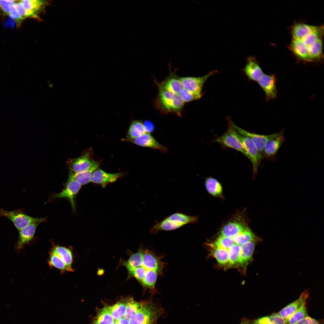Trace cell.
Wrapping results in <instances>:
<instances>
[{"mask_svg": "<svg viewBox=\"0 0 324 324\" xmlns=\"http://www.w3.org/2000/svg\"><path fill=\"white\" fill-rule=\"evenodd\" d=\"M158 86V94L155 101L156 108L163 113H174L181 116L184 102L180 95Z\"/></svg>", "mask_w": 324, "mask_h": 324, "instance_id": "cell-1", "label": "cell"}, {"mask_svg": "<svg viewBox=\"0 0 324 324\" xmlns=\"http://www.w3.org/2000/svg\"><path fill=\"white\" fill-rule=\"evenodd\" d=\"M162 312V309L152 302H144L141 309L129 319L130 324H143L157 320Z\"/></svg>", "mask_w": 324, "mask_h": 324, "instance_id": "cell-2", "label": "cell"}, {"mask_svg": "<svg viewBox=\"0 0 324 324\" xmlns=\"http://www.w3.org/2000/svg\"><path fill=\"white\" fill-rule=\"evenodd\" d=\"M0 216L9 219L18 230L32 223H41L46 220L45 218H38L29 216L25 213L22 209L10 211L1 208Z\"/></svg>", "mask_w": 324, "mask_h": 324, "instance_id": "cell-3", "label": "cell"}, {"mask_svg": "<svg viewBox=\"0 0 324 324\" xmlns=\"http://www.w3.org/2000/svg\"><path fill=\"white\" fill-rule=\"evenodd\" d=\"M235 134L242 143L251 162L254 175L257 173L263 157L256 145L250 138L242 136L235 130Z\"/></svg>", "mask_w": 324, "mask_h": 324, "instance_id": "cell-4", "label": "cell"}, {"mask_svg": "<svg viewBox=\"0 0 324 324\" xmlns=\"http://www.w3.org/2000/svg\"><path fill=\"white\" fill-rule=\"evenodd\" d=\"M217 71L214 70L207 74L200 77H180V82L183 88L201 97L202 90L205 83L209 77Z\"/></svg>", "mask_w": 324, "mask_h": 324, "instance_id": "cell-5", "label": "cell"}, {"mask_svg": "<svg viewBox=\"0 0 324 324\" xmlns=\"http://www.w3.org/2000/svg\"><path fill=\"white\" fill-rule=\"evenodd\" d=\"M213 141L236 150L249 159V156L242 144L235 135V130L229 124L227 131L221 136L214 140Z\"/></svg>", "mask_w": 324, "mask_h": 324, "instance_id": "cell-6", "label": "cell"}, {"mask_svg": "<svg viewBox=\"0 0 324 324\" xmlns=\"http://www.w3.org/2000/svg\"><path fill=\"white\" fill-rule=\"evenodd\" d=\"M91 151L85 152L80 157L69 159L67 161L69 173H74L86 170L91 166L93 160L92 158Z\"/></svg>", "mask_w": 324, "mask_h": 324, "instance_id": "cell-7", "label": "cell"}, {"mask_svg": "<svg viewBox=\"0 0 324 324\" xmlns=\"http://www.w3.org/2000/svg\"><path fill=\"white\" fill-rule=\"evenodd\" d=\"M228 120L229 124L238 133L242 136L248 137L251 139L262 156L265 146L270 138L271 134L262 135L250 132L236 125L230 118H228Z\"/></svg>", "mask_w": 324, "mask_h": 324, "instance_id": "cell-8", "label": "cell"}, {"mask_svg": "<svg viewBox=\"0 0 324 324\" xmlns=\"http://www.w3.org/2000/svg\"><path fill=\"white\" fill-rule=\"evenodd\" d=\"M81 185L74 179L69 177L64 188L60 193L54 195L55 198H64L70 202L73 212L75 211V198L81 188Z\"/></svg>", "mask_w": 324, "mask_h": 324, "instance_id": "cell-9", "label": "cell"}, {"mask_svg": "<svg viewBox=\"0 0 324 324\" xmlns=\"http://www.w3.org/2000/svg\"><path fill=\"white\" fill-rule=\"evenodd\" d=\"M165 263L161 260V257L156 255L153 252L148 250L143 251L142 266L146 270H152L156 271L159 275L163 273Z\"/></svg>", "mask_w": 324, "mask_h": 324, "instance_id": "cell-10", "label": "cell"}, {"mask_svg": "<svg viewBox=\"0 0 324 324\" xmlns=\"http://www.w3.org/2000/svg\"><path fill=\"white\" fill-rule=\"evenodd\" d=\"M285 140L284 132L271 134L264 148L262 157L269 158L275 155Z\"/></svg>", "mask_w": 324, "mask_h": 324, "instance_id": "cell-11", "label": "cell"}, {"mask_svg": "<svg viewBox=\"0 0 324 324\" xmlns=\"http://www.w3.org/2000/svg\"><path fill=\"white\" fill-rule=\"evenodd\" d=\"M124 140L140 146L159 150L163 152L168 151L167 148L159 143L149 133L146 132L139 137L134 139H124Z\"/></svg>", "mask_w": 324, "mask_h": 324, "instance_id": "cell-12", "label": "cell"}, {"mask_svg": "<svg viewBox=\"0 0 324 324\" xmlns=\"http://www.w3.org/2000/svg\"><path fill=\"white\" fill-rule=\"evenodd\" d=\"M123 175L122 172L110 173L104 171L100 168H97L93 173L91 181L104 188L107 184L115 182Z\"/></svg>", "mask_w": 324, "mask_h": 324, "instance_id": "cell-13", "label": "cell"}, {"mask_svg": "<svg viewBox=\"0 0 324 324\" xmlns=\"http://www.w3.org/2000/svg\"><path fill=\"white\" fill-rule=\"evenodd\" d=\"M156 82L158 86L175 94L179 95L182 88L180 77L177 75L176 71H170L168 76L160 83Z\"/></svg>", "mask_w": 324, "mask_h": 324, "instance_id": "cell-14", "label": "cell"}, {"mask_svg": "<svg viewBox=\"0 0 324 324\" xmlns=\"http://www.w3.org/2000/svg\"><path fill=\"white\" fill-rule=\"evenodd\" d=\"M308 297V291L307 290H304L298 299L284 307L278 313V314L286 320L303 305L305 304Z\"/></svg>", "mask_w": 324, "mask_h": 324, "instance_id": "cell-15", "label": "cell"}, {"mask_svg": "<svg viewBox=\"0 0 324 324\" xmlns=\"http://www.w3.org/2000/svg\"><path fill=\"white\" fill-rule=\"evenodd\" d=\"M40 222L32 223L18 230L19 237L17 244V249L22 248L33 238L36 228Z\"/></svg>", "mask_w": 324, "mask_h": 324, "instance_id": "cell-16", "label": "cell"}, {"mask_svg": "<svg viewBox=\"0 0 324 324\" xmlns=\"http://www.w3.org/2000/svg\"><path fill=\"white\" fill-rule=\"evenodd\" d=\"M275 82L274 76L264 74L258 81L264 91L268 100L276 97L277 91Z\"/></svg>", "mask_w": 324, "mask_h": 324, "instance_id": "cell-17", "label": "cell"}, {"mask_svg": "<svg viewBox=\"0 0 324 324\" xmlns=\"http://www.w3.org/2000/svg\"><path fill=\"white\" fill-rule=\"evenodd\" d=\"M244 71L249 79L256 81L258 82L263 74L256 59L252 56L248 58Z\"/></svg>", "mask_w": 324, "mask_h": 324, "instance_id": "cell-18", "label": "cell"}, {"mask_svg": "<svg viewBox=\"0 0 324 324\" xmlns=\"http://www.w3.org/2000/svg\"><path fill=\"white\" fill-rule=\"evenodd\" d=\"M99 164V162L93 160L89 168L80 172L69 173V177L74 179L81 185L86 184L91 181L92 175L98 168Z\"/></svg>", "mask_w": 324, "mask_h": 324, "instance_id": "cell-19", "label": "cell"}, {"mask_svg": "<svg viewBox=\"0 0 324 324\" xmlns=\"http://www.w3.org/2000/svg\"><path fill=\"white\" fill-rule=\"evenodd\" d=\"M320 27L303 23L296 24L292 29L293 38L302 40L308 34L318 30Z\"/></svg>", "mask_w": 324, "mask_h": 324, "instance_id": "cell-20", "label": "cell"}, {"mask_svg": "<svg viewBox=\"0 0 324 324\" xmlns=\"http://www.w3.org/2000/svg\"><path fill=\"white\" fill-rule=\"evenodd\" d=\"M290 48L298 58L303 60L310 61L308 47L301 40L292 38Z\"/></svg>", "mask_w": 324, "mask_h": 324, "instance_id": "cell-21", "label": "cell"}, {"mask_svg": "<svg viewBox=\"0 0 324 324\" xmlns=\"http://www.w3.org/2000/svg\"><path fill=\"white\" fill-rule=\"evenodd\" d=\"M184 225L179 223L170 220L166 218L156 223L150 230L152 234H156L161 230L170 231L179 228Z\"/></svg>", "mask_w": 324, "mask_h": 324, "instance_id": "cell-22", "label": "cell"}, {"mask_svg": "<svg viewBox=\"0 0 324 324\" xmlns=\"http://www.w3.org/2000/svg\"><path fill=\"white\" fill-rule=\"evenodd\" d=\"M254 242L250 241L240 245L239 263L242 266L247 264L251 259L255 248Z\"/></svg>", "mask_w": 324, "mask_h": 324, "instance_id": "cell-23", "label": "cell"}, {"mask_svg": "<svg viewBox=\"0 0 324 324\" xmlns=\"http://www.w3.org/2000/svg\"><path fill=\"white\" fill-rule=\"evenodd\" d=\"M245 228L241 223L231 221L226 224L221 229L220 235L232 237L243 231Z\"/></svg>", "mask_w": 324, "mask_h": 324, "instance_id": "cell-24", "label": "cell"}, {"mask_svg": "<svg viewBox=\"0 0 324 324\" xmlns=\"http://www.w3.org/2000/svg\"><path fill=\"white\" fill-rule=\"evenodd\" d=\"M52 251L57 254L63 260L69 269L70 271H72V265L73 262V256L71 250L69 248L61 246H56L53 248Z\"/></svg>", "mask_w": 324, "mask_h": 324, "instance_id": "cell-25", "label": "cell"}, {"mask_svg": "<svg viewBox=\"0 0 324 324\" xmlns=\"http://www.w3.org/2000/svg\"><path fill=\"white\" fill-rule=\"evenodd\" d=\"M143 252L142 249L139 250L137 252L131 255L128 260L123 262V265L126 267L128 274L142 264Z\"/></svg>", "mask_w": 324, "mask_h": 324, "instance_id": "cell-26", "label": "cell"}, {"mask_svg": "<svg viewBox=\"0 0 324 324\" xmlns=\"http://www.w3.org/2000/svg\"><path fill=\"white\" fill-rule=\"evenodd\" d=\"M231 238L235 243L240 245L250 241L259 240L248 228H245L243 231Z\"/></svg>", "mask_w": 324, "mask_h": 324, "instance_id": "cell-27", "label": "cell"}, {"mask_svg": "<svg viewBox=\"0 0 324 324\" xmlns=\"http://www.w3.org/2000/svg\"><path fill=\"white\" fill-rule=\"evenodd\" d=\"M211 252L218 263L222 265L227 264L229 260L228 251L225 249L216 247L212 243L208 244Z\"/></svg>", "mask_w": 324, "mask_h": 324, "instance_id": "cell-28", "label": "cell"}, {"mask_svg": "<svg viewBox=\"0 0 324 324\" xmlns=\"http://www.w3.org/2000/svg\"><path fill=\"white\" fill-rule=\"evenodd\" d=\"M143 123L140 121H133L130 124L128 131V139L137 138L145 133Z\"/></svg>", "mask_w": 324, "mask_h": 324, "instance_id": "cell-29", "label": "cell"}, {"mask_svg": "<svg viewBox=\"0 0 324 324\" xmlns=\"http://www.w3.org/2000/svg\"><path fill=\"white\" fill-rule=\"evenodd\" d=\"M114 320L108 307H105L99 312L91 324H112Z\"/></svg>", "mask_w": 324, "mask_h": 324, "instance_id": "cell-30", "label": "cell"}, {"mask_svg": "<svg viewBox=\"0 0 324 324\" xmlns=\"http://www.w3.org/2000/svg\"><path fill=\"white\" fill-rule=\"evenodd\" d=\"M205 185L208 192L214 196L219 195L222 192V188L220 183L213 177L207 178L205 181Z\"/></svg>", "mask_w": 324, "mask_h": 324, "instance_id": "cell-31", "label": "cell"}, {"mask_svg": "<svg viewBox=\"0 0 324 324\" xmlns=\"http://www.w3.org/2000/svg\"><path fill=\"white\" fill-rule=\"evenodd\" d=\"M166 218L170 220L175 221L184 225L189 223H194L197 222L198 218L196 216L188 215L180 212H176L169 216Z\"/></svg>", "mask_w": 324, "mask_h": 324, "instance_id": "cell-32", "label": "cell"}, {"mask_svg": "<svg viewBox=\"0 0 324 324\" xmlns=\"http://www.w3.org/2000/svg\"><path fill=\"white\" fill-rule=\"evenodd\" d=\"M144 302H137L132 298L128 300L125 303L126 309L123 317L129 320L132 315L141 309Z\"/></svg>", "mask_w": 324, "mask_h": 324, "instance_id": "cell-33", "label": "cell"}, {"mask_svg": "<svg viewBox=\"0 0 324 324\" xmlns=\"http://www.w3.org/2000/svg\"><path fill=\"white\" fill-rule=\"evenodd\" d=\"M322 39L308 47L310 61L321 58L322 54Z\"/></svg>", "mask_w": 324, "mask_h": 324, "instance_id": "cell-34", "label": "cell"}, {"mask_svg": "<svg viewBox=\"0 0 324 324\" xmlns=\"http://www.w3.org/2000/svg\"><path fill=\"white\" fill-rule=\"evenodd\" d=\"M308 316L305 304L295 311L286 320V324H295Z\"/></svg>", "mask_w": 324, "mask_h": 324, "instance_id": "cell-35", "label": "cell"}, {"mask_svg": "<svg viewBox=\"0 0 324 324\" xmlns=\"http://www.w3.org/2000/svg\"><path fill=\"white\" fill-rule=\"evenodd\" d=\"M107 307L115 320H118L124 317L126 309L125 303L120 302Z\"/></svg>", "mask_w": 324, "mask_h": 324, "instance_id": "cell-36", "label": "cell"}, {"mask_svg": "<svg viewBox=\"0 0 324 324\" xmlns=\"http://www.w3.org/2000/svg\"><path fill=\"white\" fill-rule=\"evenodd\" d=\"M228 266L239 263L240 245L234 243L229 249Z\"/></svg>", "mask_w": 324, "mask_h": 324, "instance_id": "cell-37", "label": "cell"}, {"mask_svg": "<svg viewBox=\"0 0 324 324\" xmlns=\"http://www.w3.org/2000/svg\"><path fill=\"white\" fill-rule=\"evenodd\" d=\"M256 321L259 324H286L285 320L278 313L260 318Z\"/></svg>", "mask_w": 324, "mask_h": 324, "instance_id": "cell-38", "label": "cell"}, {"mask_svg": "<svg viewBox=\"0 0 324 324\" xmlns=\"http://www.w3.org/2000/svg\"><path fill=\"white\" fill-rule=\"evenodd\" d=\"M323 29L322 27L320 26L318 30L308 34L301 40L308 47L319 40L322 39Z\"/></svg>", "mask_w": 324, "mask_h": 324, "instance_id": "cell-39", "label": "cell"}, {"mask_svg": "<svg viewBox=\"0 0 324 324\" xmlns=\"http://www.w3.org/2000/svg\"><path fill=\"white\" fill-rule=\"evenodd\" d=\"M20 1L26 9L36 13L46 3L44 1L39 0H23Z\"/></svg>", "mask_w": 324, "mask_h": 324, "instance_id": "cell-40", "label": "cell"}, {"mask_svg": "<svg viewBox=\"0 0 324 324\" xmlns=\"http://www.w3.org/2000/svg\"><path fill=\"white\" fill-rule=\"evenodd\" d=\"M49 263L51 266L61 270L70 271L69 269L60 257L52 251L50 254Z\"/></svg>", "mask_w": 324, "mask_h": 324, "instance_id": "cell-41", "label": "cell"}, {"mask_svg": "<svg viewBox=\"0 0 324 324\" xmlns=\"http://www.w3.org/2000/svg\"><path fill=\"white\" fill-rule=\"evenodd\" d=\"M234 243H235L232 238L220 235L212 244L216 247L224 249L228 251L229 248Z\"/></svg>", "mask_w": 324, "mask_h": 324, "instance_id": "cell-42", "label": "cell"}, {"mask_svg": "<svg viewBox=\"0 0 324 324\" xmlns=\"http://www.w3.org/2000/svg\"><path fill=\"white\" fill-rule=\"evenodd\" d=\"M15 6L18 13L24 18L30 17L38 18V16L36 13L26 9L23 7L20 1L17 2H15Z\"/></svg>", "mask_w": 324, "mask_h": 324, "instance_id": "cell-43", "label": "cell"}, {"mask_svg": "<svg viewBox=\"0 0 324 324\" xmlns=\"http://www.w3.org/2000/svg\"><path fill=\"white\" fill-rule=\"evenodd\" d=\"M15 1L11 0L10 6L9 15L19 26L25 18L21 16L17 11L15 6Z\"/></svg>", "mask_w": 324, "mask_h": 324, "instance_id": "cell-44", "label": "cell"}, {"mask_svg": "<svg viewBox=\"0 0 324 324\" xmlns=\"http://www.w3.org/2000/svg\"><path fill=\"white\" fill-rule=\"evenodd\" d=\"M180 97L184 102H189L198 100L201 98L198 95L189 92L182 87L179 94Z\"/></svg>", "mask_w": 324, "mask_h": 324, "instance_id": "cell-45", "label": "cell"}, {"mask_svg": "<svg viewBox=\"0 0 324 324\" xmlns=\"http://www.w3.org/2000/svg\"><path fill=\"white\" fill-rule=\"evenodd\" d=\"M11 1V0H0V8L4 14L9 15Z\"/></svg>", "mask_w": 324, "mask_h": 324, "instance_id": "cell-46", "label": "cell"}, {"mask_svg": "<svg viewBox=\"0 0 324 324\" xmlns=\"http://www.w3.org/2000/svg\"><path fill=\"white\" fill-rule=\"evenodd\" d=\"M295 324H322L321 322L308 316L299 321Z\"/></svg>", "mask_w": 324, "mask_h": 324, "instance_id": "cell-47", "label": "cell"}, {"mask_svg": "<svg viewBox=\"0 0 324 324\" xmlns=\"http://www.w3.org/2000/svg\"><path fill=\"white\" fill-rule=\"evenodd\" d=\"M143 123L146 132L150 133V132L153 130L154 128V125L151 122L146 121Z\"/></svg>", "mask_w": 324, "mask_h": 324, "instance_id": "cell-48", "label": "cell"}, {"mask_svg": "<svg viewBox=\"0 0 324 324\" xmlns=\"http://www.w3.org/2000/svg\"><path fill=\"white\" fill-rule=\"evenodd\" d=\"M116 321L117 324H130L129 320L124 317Z\"/></svg>", "mask_w": 324, "mask_h": 324, "instance_id": "cell-49", "label": "cell"}, {"mask_svg": "<svg viewBox=\"0 0 324 324\" xmlns=\"http://www.w3.org/2000/svg\"><path fill=\"white\" fill-rule=\"evenodd\" d=\"M157 320L152 321L146 322L143 324H157Z\"/></svg>", "mask_w": 324, "mask_h": 324, "instance_id": "cell-50", "label": "cell"}, {"mask_svg": "<svg viewBox=\"0 0 324 324\" xmlns=\"http://www.w3.org/2000/svg\"><path fill=\"white\" fill-rule=\"evenodd\" d=\"M240 324H249V322L247 320H244Z\"/></svg>", "mask_w": 324, "mask_h": 324, "instance_id": "cell-51", "label": "cell"}, {"mask_svg": "<svg viewBox=\"0 0 324 324\" xmlns=\"http://www.w3.org/2000/svg\"><path fill=\"white\" fill-rule=\"evenodd\" d=\"M249 324H259L257 322V321H256V320H255L254 321H253L250 324V323H249Z\"/></svg>", "mask_w": 324, "mask_h": 324, "instance_id": "cell-52", "label": "cell"}, {"mask_svg": "<svg viewBox=\"0 0 324 324\" xmlns=\"http://www.w3.org/2000/svg\"><path fill=\"white\" fill-rule=\"evenodd\" d=\"M112 324H117L115 320H114Z\"/></svg>", "mask_w": 324, "mask_h": 324, "instance_id": "cell-53", "label": "cell"}]
</instances>
